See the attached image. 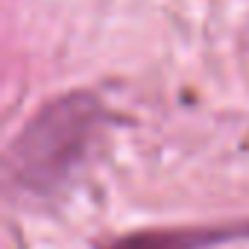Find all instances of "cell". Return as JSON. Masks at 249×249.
<instances>
[{
  "instance_id": "1",
  "label": "cell",
  "mask_w": 249,
  "mask_h": 249,
  "mask_svg": "<svg viewBox=\"0 0 249 249\" xmlns=\"http://www.w3.org/2000/svg\"><path fill=\"white\" fill-rule=\"evenodd\" d=\"M103 120V106L91 91H71L47 100L9 147V167L18 185L47 194L71 179L100 135Z\"/></svg>"
},
{
  "instance_id": "2",
  "label": "cell",
  "mask_w": 249,
  "mask_h": 249,
  "mask_svg": "<svg viewBox=\"0 0 249 249\" xmlns=\"http://www.w3.org/2000/svg\"><path fill=\"white\" fill-rule=\"evenodd\" d=\"M249 237V223L226 226H182V229H141L120 234L100 249H211L229 240Z\"/></svg>"
}]
</instances>
